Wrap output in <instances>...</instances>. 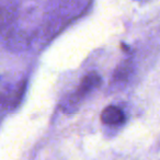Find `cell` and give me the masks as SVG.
<instances>
[{"mask_svg":"<svg viewBox=\"0 0 160 160\" xmlns=\"http://www.w3.org/2000/svg\"><path fill=\"white\" fill-rule=\"evenodd\" d=\"M101 121L108 125H121L125 122V114L118 107H108L101 113Z\"/></svg>","mask_w":160,"mask_h":160,"instance_id":"7a4b0ae2","label":"cell"},{"mask_svg":"<svg viewBox=\"0 0 160 160\" xmlns=\"http://www.w3.org/2000/svg\"><path fill=\"white\" fill-rule=\"evenodd\" d=\"M131 69H132V64L129 60L123 62L115 70V73H114L115 80H118V81H124V80H126L127 78H128L129 73H131Z\"/></svg>","mask_w":160,"mask_h":160,"instance_id":"3957f363","label":"cell"},{"mask_svg":"<svg viewBox=\"0 0 160 160\" xmlns=\"http://www.w3.org/2000/svg\"><path fill=\"white\" fill-rule=\"evenodd\" d=\"M100 83H101V77L97 72H90L88 75H86L83 77V79L81 80V83H80L78 90L75 93L71 94L70 97L71 101L77 104L88 92H90L94 88L99 87Z\"/></svg>","mask_w":160,"mask_h":160,"instance_id":"6da1fadb","label":"cell"}]
</instances>
